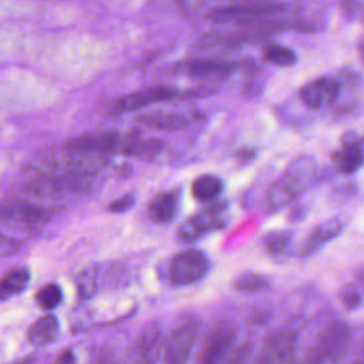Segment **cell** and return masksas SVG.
Listing matches in <instances>:
<instances>
[{"label":"cell","instance_id":"cell-29","mask_svg":"<svg viewBox=\"0 0 364 364\" xmlns=\"http://www.w3.org/2000/svg\"><path fill=\"white\" fill-rule=\"evenodd\" d=\"M21 247V242L13 237H9L0 232V256H10L18 252Z\"/></svg>","mask_w":364,"mask_h":364},{"label":"cell","instance_id":"cell-21","mask_svg":"<svg viewBox=\"0 0 364 364\" xmlns=\"http://www.w3.org/2000/svg\"><path fill=\"white\" fill-rule=\"evenodd\" d=\"M223 191V182L215 175H200L192 182V196L199 202H212Z\"/></svg>","mask_w":364,"mask_h":364},{"label":"cell","instance_id":"cell-3","mask_svg":"<svg viewBox=\"0 0 364 364\" xmlns=\"http://www.w3.org/2000/svg\"><path fill=\"white\" fill-rule=\"evenodd\" d=\"M313 172L309 159H297L269 189L266 202L272 212H277L294 200L306 188L307 179Z\"/></svg>","mask_w":364,"mask_h":364},{"label":"cell","instance_id":"cell-12","mask_svg":"<svg viewBox=\"0 0 364 364\" xmlns=\"http://www.w3.org/2000/svg\"><path fill=\"white\" fill-rule=\"evenodd\" d=\"M135 121L144 127L166 131V132H176L186 129L192 125L193 118L182 111L173 109H154L148 112H142L136 115Z\"/></svg>","mask_w":364,"mask_h":364},{"label":"cell","instance_id":"cell-25","mask_svg":"<svg viewBox=\"0 0 364 364\" xmlns=\"http://www.w3.org/2000/svg\"><path fill=\"white\" fill-rule=\"evenodd\" d=\"M290 240H291L290 230H273L264 236L263 245L267 253L276 256L283 253L287 249V246L290 245Z\"/></svg>","mask_w":364,"mask_h":364},{"label":"cell","instance_id":"cell-20","mask_svg":"<svg viewBox=\"0 0 364 364\" xmlns=\"http://www.w3.org/2000/svg\"><path fill=\"white\" fill-rule=\"evenodd\" d=\"M30 283V270L27 267H13L0 277V300H9L26 290Z\"/></svg>","mask_w":364,"mask_h":364},{"label":"cell","instance_id":"cell-32","mask_svg":"<svg viewBox=\"0 0 364 364\" xmlns=\"http://www.w3.org/2000/svg\"><path fill=\"white\" fill-rule=\"evenodd\" d=\"M53 364H75V355L73 350L61 351Z\"/></svg>","mask_w":364,"mask_h":364},{"label":"cell","instance_id":"cell-22","mask_svg":"<svg viewBox=\"0 0 364 364\" xmlns=\"http://www.w3.org/2000/svg\"><path fill=\"white\" fill-rule=\"evenodd\" d=\"M269 287H270L269 277L256 272H245L235 282V289L242 293H257Z\"/></svg>","mask_w":364,"mask_h":364},{"label":"cell","instance_id":"cell-26","mask_svg":"<svg viewBox=\"0 0 364 364\" xmlns=\"http://www.w3.org/2000/svg\"><path fill=\"white\" fill-rule=\"evenodd\" d=\"M75 284H77L78 297L87 299V297L92 296L94 291H95V289H97V276H95V272L91 270V269L82 270V272L77 276Z\"/></svg>","mask_w":364,"mask_h":364},{"label":"cell","instance_id":"cell-15","mask_svg":"<svg viewBox=\"0 0 364 364\" xmlns=\"http://www.w3.org/2000/svg\"><path fill=\"white\" fill-rule=\"evenodd\" d=\"M333 164L337 172L354 173L363 164V144L357 136L344 139L341 146L333 154Z\"/></svg>","mask_w":364,"mask_h":364},{"label":"cell","instance_id":"cell-2","mask_svg":"<svg viewBox=\"0 0 364 364\" xmlns=\"http://www.w3.org/2000/svg\"><path fill=\"white\" fill-rule=\"evenodd\" d=\"M50 219L48 209L34 200L20 198L0 200V225L9 229L34 232L48 223Z\"/></svg>","mask_w":364,"mask_h":364},{"label":"cell","instance_id":"cell-10","mask_svg":"<svg viewBox=\"0 0 364 364\" xmlns=\"http://www.w3.org/2000/svg\"><path fill=\"white\" fill-rule=\"evenodd\" d=\"M236 333L232 326H220L208 337L196 364H222L230 353Z\"/></svg>","mask_w":364,"mask_h":364},{"label":"cell","instance_id":"cell-16","mask_svg":"<svg viewBox=\"0 0 364 364\" xmlns=\"http://www.w3.org/2000/svg\"><path fill=\"white\" fill-rule=\"evenodd\" d=\"M344 225H346V222L341 218H331V219L323 222L321 225L316 226L310 232L309 237L304 240L301 255L304 257H307V256H311L313 253H316L327 242L337 237L341 233V230L344 229Z\"/></svg>","mask_w":364,"mask_h":364},{"label":"cell","instance_id":"cell-1","mask_svg":"<svg viewBox=\"0 0 364 364\" xmlns=\"http://www.w3.org/2000/svg\"><path fill=\"white\" fill-rule=\"evenodd\" d=\"M286 11V4L267 0H250L247 3L215 7L208 13V18L218 24H233L246 27Z\"/></svg>","mask_w":364,"mask_h":364},{"label":"cell","instance_id":"cell-27","mask_svg":"<svg viewBox=\"0 0 364 364\" xmlns=\"http://www.w3.org/2000/svg\"><path fill=\"white\" fill-rule=\"evenodd\" d=\"M250 358H252V344L246 341L240 344L235 351L229 353L228 357L225 358L226 361L222 364H250Z\"/></svg>","mask_w":364,"mask_h":364},{"label":"cell","instance_id":"cell-24","mask_svg":"<svg viewBox=\"0 0 364 364\" xmlns=\"http://www.w3.org/2000/svg\"><path fill=\"white\" fill-rule=\"evenodd\" d=\"M63 301V290L55 283H47L36 293V303L44 311H53Z\"/></svg>","mask_w":364,"mask_h":364},{"label":"cell","instance_id":"cell-28","mask_svg":"<svg viewBox=\"0 0 364 364\" xmlns=\"http://www.w3.org/2000/svg\"><path fill=\"white\" fill-rule=\"evenodd\" d=\"M341 297H343V303L346 304L347 309L350 310H355L361 306V301H363V294H361V290L360 287H357L355 284H348L343 289V293H341Z\"/></svg>","mask_w":364,"mask_h":364},{"label":"cell","instance_id":"cell-8","mask_svg":"<svg viewBox=\"0 0 364 364\" xmlns=\"http://www.w3.org/2000/svg\"><path fill=\"white\" fill-rule=\"evenodd\" d=\"M179 97H181V91L178 88L168 87V85H155V87H149V88L119 97L114 102V111L115 112L139 111L151 104L165 102Z\"/></svg>","mask_w":364,"mask_h":364},{"label":"cell","instance_id":"cell-13","mask_svg":"<svg viewBox=\"0 0 364 364\" xmlns=\"http://www.w3.org/2000/svg\"><path fill=\"white\" fill-rule=\"evenodd\" d=\"M166 148L165 141L159 138H142L138 132L124 136L119 152L127 156H134L144 161L159 158Z\"/></svg>","mask_w":364,"mask_h":364},{"label":"cell","instance_id":"cell-7","mask_svg":"<svg viewBox=\"0 0 364 364\" xmlns=\"http://www.w3.org/2000/svg\"><path fill=\"white\" fill-rule=\"evenodd\" d=\"M223 212L225 205L222 202H215L200 209L198 213L188 218L179 226V237L183 242H193L199 239L203 233L219 229L223 226Z\"/></svg>","mask_w":364,"mask_h":364},{"label":"cell","instance_id":"cell-31","mask_svg":"<svg viewBox=\"0 0 364 364\" xmlns=\"http://www.w3.org/2000/svg\"><path fill=\"white\" fill-rule=\"evenodd\" d=\"M210 1H216V0H176L178 7L182 11L186 13H193L195 10L203 9L205 6H208Z\"/></svg>","mask_w":364,"mask_h":364},{"label":"cell","instance_id":"cell-9","mask_svg":"<svg viewBox=\"0 0 364 364\" xmlns=\"http://www.w3.org/2000/svg\"><path fill=\"white\" fill-rule=\"evenodd\" d=\"M341 91V81L333 77H321L301 87L299 98L310 109H320L333 104Z\"/></svg>","mask_w":364,"mask_h":364},{"label":"cell","instance_id":"cell-6","mask_svg":"<svg viewBox=\"0 0 364 364\" xmlns=\"http://www.w3.org/2000/svg\"><path fill=\"white\" fill-rule=\"evenodd\" d=\"M122 139L124 135L117 131H95L68 139L63 148L84 155L107 156L109 154L119 152Z\"/></svg>","mask_w":364,"mask_h":364},{"label":"cell","instance_id":"cell-18","mask_svg":"<svg viewBox=\"0 0 364 364\" xmlns=\"http://www.w3.org/2000/svg\"><path fill=\"white\" fill-rule=\"evenodd\" d=\"M181 205V192L179 189L166 191L156 195L149 203V218L156 223H168L173 220L178 215Z\"/></svg>","mask_w":364,"mask_h":364},{"label":"cell","instance_id":"cell-14","mask_svg":"<svg viewBox=\"0 0 364 364\" xmlns=\"http://www.w3.org/2000/svg\"><path fill=\"white\" fill-rule=\"evenodd\" d=\"M161 331L152 326L146 328L128 353L125 364H154L158 354Z\"/></svg>","mask_w":364,"mask_h":364},{"label":"cell","instance_id":"cell-11","mask_svg":"<svg viewBox=\"0 0 364 364\" xmlns=\"http://www.w3.org/2000/svg\"><path fill=\"white\" fill-rule=\"evenodd\" d=\"M296 346V333L290 330L272 334L250 364H279L287 360Z\"/></svg>","mask_w":364,"mask_h":364},{"label":"cell","instance_id":"cell-5","mask_svg":"<svg viewBox=\"0 0 364 364\" xmlns=\"http://www.w3.org/2000/svg\"><path fill=\"white\" fill-rule=\"evenodd\" d=\"M199 323L196 318H188L178 324L164 344V364H186L192 354Z\"/></svg>","mask_w":364,"mask_h":364},{"label":"cell","instance_id":"cell-33","mask_svg":"<svg viewBox=\"0 0 364 364\" xmlns=\"http://www.w3.org/2000/svg\"><path fill=\"white\" fill-rule=\"evenodd\" d=\"M34 360H36V357H34V355H27V357H23V358L17 360V361L10 363V364H33V361H34Z\"/></svg>","mask_w":364,"mask_h":364},{"label":"cell","instance_id":"cell-17","mask_svg":"<svg viewBox=\"0 0 364 364\" xmlns=\"http://www.w3.org/2000/svg\"><path fill=\"white\" fill-rule=\"evenodd\" d=\"M237 68V64L233 61H225L218 58H196L189 60L181 68L185 74L196 78H206V77H219L233 73Z\"/></svg>","mask_w":364,"mask_h":364},{"label":"cell","instance_id":"cell-19","mask_svg":"<svg viewBox=\"0 0 364 364\" xmlns=\"http://www.w3.org/2000/svg\"><path fill=\"white\" fill-rule=\"evenodd\" d=\"M60 334V323L58 318L48 313L43 317L37 318L31 327L28 328L27 338L34 347H46L57 340Z\"/></svg>","mask_w":364,"mask_h":364},{"label":"cell","instance_id":"cell-4","mask_svg":"<svg viewBox=\"0 0 364 364\" xmlns=\"http://www.w3.org/2000/svg\"><path fill=\"white\" fill-rule=\"evenodd\" d=\"M209 267L206 255L198 249H188L173 256L168 269V279L173 286H188L200 280Z\"/></svg>","mask_w":364,"mask_h":364},{"label":"cell","instance_id":"cell-35","mask_svg":"<svg viewBox=\"0 0 364 364\" xmlns=\"http://www.w3.org/2000/svg\"><path fill=\"white\" fill-rule=\"evenodd\" d=\"M267 1H277V0H267Z\"/></svg>","mask_w":364,"mask_h":364},{"label":"cell","instance_id":"cell-34","mask_svg":"<svg viewBox=\"0 0 364 364\" xmlns=\"http://www.w3.org/2000/svg\"><path fill=\"white\" fill-rule=\"evenodd\" d=\"M94 364H112V363H111V360L107 358V357H100Z\"/></svg>","mask_w":364,"mask_h":364},{"label":"cell","instance_id":"cell-30","mask_svg":"<svg viewBox=\"0 0 364 364\" xmlns=\"http://www.w3.org/2000/svg\"><path fill=\"white\" fill-rule=\"evenodd\" d=\"M134 202H135L134 195H131V193H129V195H124V196H121V198L112 200V202L107 206V209H108L109 212H115V213L127 212L129 208H132Z\"/></svg>","mask_w":364,"mask_h":364},{"label":"cell","instance_id":"cell-23","mask_svg":"<svg viewBox=\"0 0 364 364\" xmlns=\"http://www.w3.org/2000/svg\"><path fill=\"white\" fill-rule=\"evenodd\" d=\"M264 60L277 67H291L297 63V54L282 44H269L264 48Z\"/></svg>","mask_w":364,"mask_h":364}]
</instances>
